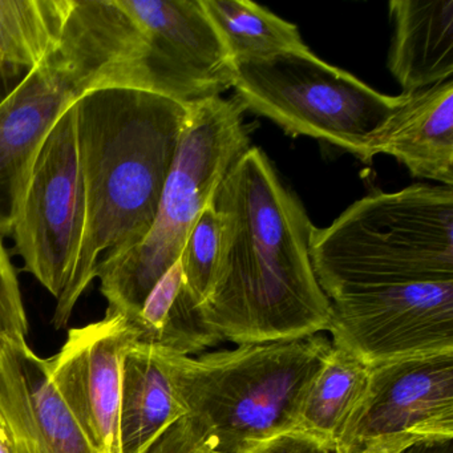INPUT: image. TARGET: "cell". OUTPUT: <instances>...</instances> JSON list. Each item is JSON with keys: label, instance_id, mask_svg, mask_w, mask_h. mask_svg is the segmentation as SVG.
Returning a JSON list of instances; mask_svg holds the SVG:
<instances>
[{"label": "cell", "instance_id": "obj_23", "mask_svg": "<svg viewBox=\"0 0 453 453\" xmlns=\"http://www.w3.org/2000/svg\"><path fill=\"white\" fill-rule=\"evenodd\" d=\"M248 453H339L317 437L294 431L258 445Z\"/></svg>", "mask_w": 453, "mask_h": 453}, {"label": "cell", "instance_id": "obj_14", "mask_svg": "<svg viewBox=\"0 0 453 453\" xmlns=\"http://www.w3.org/2000/svg\"><path fill=\"white\" fill-rule=\"evenodd\" d=\"M407 95L373 137L371 161L389 155L416 179L453 187V81Z\"/></svg>", "mask_w": 453, "mask_h": 453}, {"label": "cell", "instance_id": "obj_3", "mask_svg": "<svg viewBox=\"0 0 453 453\" xmlns=\"http://www.w3.org/2000/svg\"><path fill=\"white\" fill-rule=\"evenodd\" d=\"M142 38L118 0H73L58 49L0 103V234L12 235L34 156L89 89L128 86Z\"/></svg>", "mask_w": 453, "mask_h": 453}, {"label": "cell", "instance_id": "obj_4", "mask_svg": "<svg viewBox=\"0 0 453 453\" xmlns=\"http://www.w3.org/2000/svg\"><path fill=\"white\" fill-rule=\"evenodd\" d=\"M331 339L240 344L198 357L168 352L180 400L219 453H248L298 426Z\"/></svg>", "mask_w": 453, "mask_h": 453}, {"label": "cell", "instance_id": "obj_9", "mask_svg": "<svg viewBox=\"0 0 453 453\" xmlns=\"http://www.w3.org/2000/svg\"><path fill=\"white\" fill-rule=\"evenodd\" d=\"M453 439V352L370 365L367 386L336 442L339 453H403Z\"/></svg>", "mask_w": 453, "mask_h": 453}, {"label": "cell", "instance_id": "obj_1", "mask_svg": "<svg viewBox=\"0 0 453 453\" xmlns=\"http://www.w3.org/2000/svg\"><path fill=\"white\" fill-rule=\"evenodd\" d=\"M219 259L203 314L233 343H267L328 331L331 302L312 267V226L267 156L250 147L211 198Z\"/></svg>", "mask_w": 453, "mask_h": 453}, {"label": "cell", "instance_id": "obj_16", "mask_svg": "<svg viewBox=\"0 0 453 453\" xmlns=\"http://www.w3.org/2000/svg\"><path fill=\"white\" fill-rule=\"evenodd\" d=\"M187 415L177 394L168 352L137 343L127 355L121 392V453H148Z\"/></svg>", "mask_w": 453, "mask_h": 453}, {"label": "cell", "instance_id": "obj_20", "mask_svg": "<svg viewBox=\"0 0 453 453\" xmlns=\"http://www.w3.org/2000/svg\"><path fill=\"white\" fill-rule=\"evenodd\" d=\"M219 240L221 222L211 203L196 222L180 257L185 286L200 306L211 293L219 259Z\"/></svg>", "mask_w": 453, "mask_h": 453}, {"label": "cell", "instance_id": "obj_24", "mask_svg": "<svg viewBox=\"0 0 453 453\" xmlns=\"http://www.w3.org/2000/svg\"><path fill=\"white\" fill-rule=\"evenodd\" d=\"M28 73L19 70H0V103L23 81Z\"/></svg>", "mask_w": 453, "mask_h": 453}, {"label": "cell", "instance_id": "obj_5", "mask_svg": "<svg viewBox=\"0 0 453 453\" xmlns=\"http://www.w3.org/2000/svg\"><path fill=\"white\" fill-rule=\"evenodd\" d=\"M310 256L330 301L375 286L453 280V188L365 196L330 226L312 229Z\"/></svg>", "mask_w": 453, "mask_h": 453}, {"label": "cell", "instance_id": "obj_2", "mask_svg": "<svg viewBox=\"0 0 453 453\" xmlns=\"http://www.w3.org/2000/svg\"><path fill=\"white\" fill-rule=\"evenodd\" d=\"M73 105L86 226L73 280L55 307L58 330L99 262L131 250L150 232L189 118V105L128 86L96 87Z\"/></svg>", "mask_w": 453, "mask_h": 453}, {"label": "cell", "instance_id": "obj_12", "mask_svg": "<svg viewBox=\"0 0 453 453\" xmlns=\"http://www.w3.org/2000/svg\"><path fill=\"white\" fill-rule=\"evenodd\" d=\"M137 344L124 315L71 328L67 341L46 359L50 379L96 453H121L123 367Z\"/></svg>", "mask_w": 453, "mask_h": 453}, {"label": "cell", "instance_id": "obj_18", "mask_svg": "<svg viewBox=\"0 0 453 453\" xmlns=\"http://www.w3.org/2000/svg\"><path fill=\"white\" fill-rule=\"evenodd\" d=\"M73 0H0V70L30 73L60 44Z\"/></svg>", "mask_w": 453, "mask_h": 453}, {"label": "cell", "instance_id": "obj_21", "mask_svg": "<svg viewBox=\"0 0 453 453\" xmlns=\"http://www.w3.org/2000/svg\"><path fill=\"white\" fill-rule=\"evenodd\" d=\"M0 234V336L26 341L28 319L17 270Z\"/></svg>", "mask_w": 453, "mask_h": 453}, {"label": "cell", "instance_id": "obj_17", "mask_svg": "<svg viewBox=\"0 0 453 453\" xmlns=\"http://www.w3.org/2000/svg\"><path fill=\"white\" fill-rule=\"evenodd\" d=\"M370 365L333 346L304 396L296 431L336 448L342 431L367 386Z\"/></svg>", "mask_w": 453, "mask_h": 453}, {"label": "cell", "instance_id": "obj_6", "mask_svg": "<svg viewBox=\"0 0 453 453\" xmlns=\"http://www.w3.org/2000/svg\"><path fill=\"white\" fill-rule=\"evenodd\" d=\"M243 107L221 97L189 105V118L157 214L139 245L97 265L107 314L134 319L182 249L233 164L250 148Z\"/></svg>", "mask_w": 453, "mask_h": 453}, {"label": "cell", "instance_id": "obj_13", "mask_svg": "<svg viewBox=\"0 0 453 453\" xmlns=\"http://www.w3.org/2000/svg\"><path fill=\"white\" fill-rule=\"evenodd\" d=\"M0 426L10 453H96L27 341L0 336Z\"/></svg>", "mask_w": 453, "mask_h": 453}, {"label": "cell", "instance_id": "obj_8", "mask_svg": "<svg viewBox=\"0 0 453 453\" xmlns=\"http://www.w3.org/2000/svg\"><path fill=\"white\" fill-rule=\"evenodd\" d=\"M86 226L75 105L44 137L18 201L12 237L25 270L58 299L73 280Z\"/></svg>", "mask_w": 453, "mask_h": 453}, {"label": "cell", "instance_id": "obj_7", "mask_svg": "<svg viewBox=\"0 0 453 453\" xmlns=\"http://www.w3.org/2000/svg\"><path fill=\"white\" fill-rule=\"evenodd\" d=\"M232 88L243 110L290 136L330 142L363 163H371L373 137L408 97L380 94L310 50L233 62Z\"/></svg>", "mask_w": 453, "mask_h": 453}, {"label": "cell", "instance_id": "obj_22", "mask_svg": "<svg viewBox=\"0 0 453 453\" xmlns=\"http://www.w3.org/2000/svg\"><path fill=\"white\" fill-rule=\"evenodd\" d=\"M148 453H219L211 440L192 418L184 416L174 423Z\"/></svg>", "mask_w": 453, "mask_h": 453}, {"label": "cell", "instance_id": "obj_15", "mask_svg": "<svg viewBox=\"0 0 453 453\" xmlns=\"http://www.w3.org/2000/svg\"><path fill=\"white\" fill-rule=\"evenodd\" d=\"M388 68L403 94L452 79L453 0H392Z\"/></svg>", "mask_w": 453, "mask_h": 453}, {"label": "cell", "instance_id": "obj_10", "mask_svg": "<svg viewBox=\"0 0 453 453\" xmlns=\"http://www.w3.org/2000/svg\"><path fill=\"white\" fill-rule=\"evenodd\" d=\"M142 38L128 87L184 105L232 88L233 60L201 0H118Z\"/></svg>", "mask_w": 453, "mask_h": 453}, {"label": "cell", "instance_id": "obj_11", "mask_svg": "<svg viewBox=\"0 0 453 453\" xmlns=\"http://www.w3.org/2000/svg\"><path fill=\"white\" fill-rule=\"evenodd\" d=\"M330 302L331 343L368 365L453 352V280L359 288Z\"/></svg>", "mask_w": 453, "mask_h": 453}, {"label": "cell", "instance_id": "obj_19", "mask_svg": "<svg viewBox=\"0 0 453 453\" xmlns=\"http://www.w3.org/2000/svg\"><path fill=\"white\" fill-rule=\"evenodd\" d=\"M233 62L303 52L298 27L249 0H201Z\"/></svg>", "mask_w": 453, "mask_h": 453}, {"label": "cell", "instance_id": "obj_25", "mask_svg": "<svg viewBox=\"0 0 453 453\" xmlns=\"http://www.w3.org/2000/svg\"><path fill=\"white\" fill-rule=\"evenodd\" d=\"M0 453H10L6 434H4V428H2V426H0Z\"/></svg>", "mask_w": 453, "mask_h": 453}]
</instances>
